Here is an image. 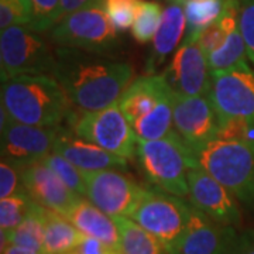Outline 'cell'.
<instances>
[{
  "instance_id": "3",
  "label": "cell",
  "mask_w": 254,
  "mask_h": 254,
  "mask_svg": "<svg viewBox=\"0 0 254 254\" xmlns=\"http://www.w3.org/2000/svg\"><path fill=\"white\" fill-rule=\"evenodd\" d=\"M147 181L157 190L175 196H188V173L198 167L195 153L181 136L173 131L158 140H137V153Z\"/></svg>"
},
{
  "instance_id": "28",
  "label": "cell",
  "mask_w": 254,
  "mask_h": 254,
  "mask_svg": "<svg viewBox=\"0 0 254 254\" xmlns=\"http://www.w3.org/2000/svg\"><path fill=\"white\" fill-rule=\"evenodd\" d=\"M50 170H53L60 180L73 192L79 193L81 196H86V184L83 178V173L78 167H75L72 163H69L63 155L51 153L43 160Z\"/></svg>"
},
{
  "instance_id": "30",
  "label": "cell",
  "mask_w": 254,
  "mask_h": 254,
  "mask_svg": "<svg viewBox=\"0 0 254 254\" xmlns=\"http://www.w3.org/2000/svg\"><path fill=\"white\" fill-rule=\"evenodd\" d=\"M141 0H103V9L119 33L133 27Z\"/></svg>"
},
{
  "instance_id": "24",
  "label": "cell",
  "mask_w": 254,
  "mask_h": 254,
  "mask_svg": "<svg viewBox=\"0 0 254 254\" xmlns=\"http://www.w3.org/2000/svg\"><path fill=\"white\" fill-rule=\"evenodd\" d=\"M187 18L184 43H196L199 36L215 24L225 11V0H181Z\"/></svg>"
},
{
  "instance_id": "16",
  "label": "cell",
  "mask_w": 254,
  "mask_h": 254,
  "mask_svg": "<svg viewBox=\"0 0 254 254\" xmlns=\"http://www.w3.org/2000/svg\"><path fill=\"white\" fill-rule=\"evenodd\" d=\"M20 175L31 199L63 216H68L71 209L83 198L69 190L43 161L20 168Z\"/></svg>"
},
{
  "instance_id": "22",
  "label": "cell",
  "mask_w": 254,
  "mask_h": 254,
  "mask_svg": "<svg viewBox=\"0 0 254 254\" xmlns=\"http://www.w3.org/2000/svg\"><path fill=\"white\" fill-rule=\"evenodd\" d=\"M120 233L122 254H170L165 246L131 218H113Z\"/></svg>"
},
{
  "instance_id": "4",
  "label": "cell",
  "mask_w": 254,
  "mask_h": 254,
  "mask_svg": "<svg viewBox=\"0 0 254 254\" xmlns=\"http://www.w3.org/2000/svg\"><path fill=\"white\" fill-rule=\"evenodd\" d=\"M195 158L236 199L254 205V141L213 138L195 153Z\"/></svg>"
},
{
  "instance_id": "29",
  "label": "cell",
  "mask_w": 254,
  "mask_h": 254,
  "mask_svg": "<svg viewBox=\"0 0 254 254\" xmlns=\"http://www.w3.org/2000/svg\"><path fill=\"white\" fill-rule=\"evenodd\" d=\"M34 21V7L31 0H0V28L14 26L30 27Z\"/></svg>"
},
{
  "instance_id": "9",
  "label": "cell",
  "mask_w": 254,
  "mask_h": 254,
  "mask_svg": "<svg viewBox=\"0 0 254 254\" xmlns=\"http://www.w3.org/2000/svg\"><path fill=\"white\" fill-rule=\"evenodd\" d=\"M61 127L28 126L14 122L0 106L1 128V160L13 164L18 170L40 163L54 151Z\"/></svg>"
},
{
  "instance_id": "31",
  "label": "cell",
  "mask_w": 254,
  "mask_h": 254,
  "mask_svg": "<svg viewBox=\"0 0 254 254\" xmlns=\"http://www.w3.org/2000/svg\"><path fill=\"white\" fill-rule=\"evenodd\" d=\"M215 138L225 141H254V126L245 119L218 116Z\"/></svg>"
},
{
  "instance_id": "32",
  "label": "cell",
  "mask_w": 254,
  "mask_h": 254,
  "mask_svg": "<svg viewBox=\"0 0 254 254\" xmlns=\"http://www.w3.org/2000/svg\"><path fill=\"white\" fill-rule=\"evenodd\" d=\"M34 21L30 26L34 31L46 33L61 20V0H31Z\"/></svg>"
},
{
  "instance_id": "36",
  "label": "cell",
  "mask_w": 254,
  "mask_h": 254,
  "mask_svg": "<svg viewBox=\"0 0 254 254\" xmlns=\"http://www.w3.org/2000/svg\"><path fill=\"white\" fill-rule=\"evenodd\" d=\"M69 254H122V250L113 249L110 246L102 243L100 240L85 236L76 249H73Z\"/></svg>"
},
{
  "instance_id": "21",
  "label": "cell",
  "mask_w": 254,
  "mask_h": 254,
  "mask_svg": "<svg viewBox=\"0 0 254 254\" xmlns=\"http://www.w3.org/2000/svg\"><path fill=\"white\" fill-rule=\"evenodd\" d=\"M83 235L73 226V223L57 212L48 210L47 213L46 235L41 253L66 254L76 249L83 239Z\"/></svg>"
},
{
  "instance_id": "5",
  "label": "cell",
  "mask_w": 254,
  "mask_h": 254,
  "mask_svg": "<svg viewBox=\"0 0 254 254\" xmlns=\"http://www.w3.org/2000/svg\"><path fill=\"white\" fill-rule=\"evenodd\" d=\"M190 205L161 190H143L131 216L168 250L177 254L190 223Z\"/></svg>"
},
{
  "instance_id": "33",
  "label": "cell",
  "mask_w": 254,
  "mask_h": 254,
  "mask_svg": "<svg viewBox=\"0 0 254 254\" xmlns=\"http://www.w3.org/2000/svg\"><path fill=\"white\" fill-rule=\"evenodd\" d=\"M239 28L245 40L250 63L254 64V0H236Z\"/></svg>"
},
{
  "instance_id": "35",
  "label": "cell",
  "mask_w": 254,
  "mask_h": 254,
  "mask_svg": "<svg viewBox=\"0 0 254 254\" xmlns=\"http://www.w3.org/2000/svg\"><path fill=\"white\" fill-rule=\"evenodd\" d=\"M232 33V31H230ZM227 36H229V33H227L226 30L223 28V26L220 24V21H216L215 24H212L210 27L206 28L202 34L198 38V44L199 47L203 50V53L208 55H210L213 51H216L219 47L223 46V43L226 41Z\"/></svg>"
},
{
  "instance_id": "34",
  "label": "cell",
  "mask_w": 254,
  "mask_h": 254,
  "mask_svg": "<svg viewBox=\"0 0 254 254\" xmlns=\"http://www.w3.org/2000/svg\"><path fill=\"white\" fill-rule=\"evenodd\" d=\"M24 185L21 181L20 170L13 164L1 160L0 163V199L9 198L18 192H23Z\"/></svg>"
},
{
  "instance_id": "7",
  "label": "cell",
  "mask_w": 254,
  "mask_h": 254,
  "mask_svg": "<svg viewBox=\"0 0 254 254\" xmlns=\"http://www.w3.org/2000/svg\"><path fill=\"white\" fill-rule=\"evenodd\" d=\"M48 37L58 47L93 54H108L119 46L118 30L108 17L103 4L65 16L50 30Z\"/></svg>"
},
{
  "instance_id": "8",
  "label": "cell",
  "mask_w": 254,
  "mask_h": 254,
  "mask_svg": "<svg viewBox=\"0 0 254 254\" xmlns=\"http://www.w3.org/2000/svg\"><path fill=\"white\" fill-rule=\"evenodd\" d=\"M66 123L75 136L99 145L112 154L126 160L136 155L138 138L119 103L98 112H72Z\"/></svg>"
},
{
  "instance_id": "23",
  "label": "cell",
  "mask_w": 254,
  "mask_h": 254,
  "mask_svg": "<svg viewBox=\"0 0 254 254\" xmlns=\"http://www.w3.org/2000/svg\"><path fill=\"white\" fill-rule=\"evenodd\" d=\"M47 213L48 209L34 202L30 213L16 229L10 230L7 233L1 232L6 236L7 246H17L41 253L44 235H46Z\"/></svg>"
},
{
  "instance_id": "1",
  "label": "cell",
  "mask_w": 254,
  "mask_h": 254,
  "mask_svg": "<svg viewBox=\"0 0 254 254\" xmlns=\"http://www.w3.org/2000/svg\"><path fill=\"white\" fill-rule=\"evenodd\" d=\"M57 81L79 112H98L118 103L130 86L133 66L75 48L55 50Z\"/></svg>"
},
{
  "instance_id": "26",
  "label": "cell",
  "mask_w": 254,
  "mask_h": 254,
  "mask_svg": "<svg viewBox=\"0 0 254 254\" xmlns=\"http://www.w3.org/2000/svg\"><path fill=\"white\" fill-rule=\"evenodd\" d=\"M163 9L154 0H141L131 27V36L138 44H147L154 40L161 24Z\"/></svg>"
},
{
  "instance_id": "11",
  "label": "cell",
  "mask_w": 254,
  "mask_h": 254,
  "mask_svg": "<svg viewBox=\"0 0 254 254\" xmlns=\"http://www.w3.org/2000/svg\"><path fill=\"white\" fill-rule=\"evenodd\" d=\"M216 116L240 118L254 126V69L212 72L209 92Z\"/></svg>"
},
{
  "instance_id": "15",
  "label": "cell",
  "mask_w": 254,
  "mask_h": 254,
  "mask_svg": "<svg viewBox=\"0 0 254 254\" xmlns=\"http://www.w3.org/2000/svg\"><path fill=\"white\" fill-rule=\"evenodd\" d=\"M239 232L212 220L190 205V223L177 254H235Z\"/></svg>"
},
{
  "instance_id": "6",
  "label": "cell",
  "mask_w": 254,
  "mask_h": 254,
  "mask_svg": "<svg viewBox=\"0 0 254 254\" xmlns=\"http://www.w3.org/2000/svg\"><path fill=\"white\" fill-rule=\"evenodd\" d=\"M55 51L46 38L26 26H14L0 34L1 83L18 75L54 73Z\"/></svg>"
},
{
  "instance_id": "37",
  "label": "cell",
  "mask_w": 254,
  "mask_h": 254,
  "mask_svg": "<svg viewBox=\"0 0 254 254\" xmlns=\"http://www.w3.org/2000/svg\"><path fill=\"white\" fill-rule=\"evenodd\" d=\"M98 4H103V0H61V17Z\"/></svg>"
},
{
  "instance_id": "18",
  "label": "cell",
  "mask_w": 254,
  "mask_h": 254,
  "mask_svg": "<svg viewBox=\"0 0 254 254\" xmlns=\"http://www.w3.org/2000/svg\"><path fill=\"white\" fill-rule=\"evenodd\" d=\"M174 95L163 73H147L130 83L119 99V108L128 123L133 125L150 115L168 96Z\"/></svg>"
},
{
  "instance_id": "25",
  "label": "cell",
  "mask_w": 254,
  "mask_h": 254,
  "mask_svg": "<svg viewBox=\"0 0 254 254\" xmlns=\"http://www.w3.org/2000/svg\"><path fill=\"white\" fill-rule=\"evenodd\" d=\"M249 55L240 28L236 27L229 33L223 46L208 55L209 68L212 72H223L240 68H252L249 64Z\"/></svg>"
},
{
  "instance_id": "12",
  "label": "cell",
  "mask_w": 254,
  "mask_h": 254,
  "mask_svg": "<svg viewBox=\"0 0 254 254\" xmlns=\"http://www.w3.org/2000/svg\"><path fill=\"white\" fill-rule=\"evenodd\" d=\"M208 57L198 43H184L163 75L178 96H209L212 73Z\"/></svg>"
},
{
  "instance_id": "17",
  "label": "cell",
  "mask_w": 254,
  "mask_h": 254,
  "mask_svg": "<svg viewBox=\"0 0 254 254\" xmlns=\"http://www.w3.org/2000/svg\"><path fill=\"white\" fill-rule=\"evenodd\" d=\"M53 153L63 155L81 171L88 173L103 170L126 171L127 168L126 158L112 154L99 145L75 136L69 128L64 126L58 133Z\"/></svg>"
},
{
  "instance_id": "2",
  "label": "cell",
  "mask_w": 254,
  "mask_h": 254,
  "mask_svg": "<svg viewBox=\"0 0 254 254\" xmlns=\"http://www.w3.org/2000/svg\"><path fill=\"white\" fill-rule=\"evenodd\" d=\"M1 106L14 122L38 127H60L73 105L51 73L18 75L1 83Z\"/></svg>"
},
{
  "instance_id": "27",
  "label": "cell",
  "mask_w": 254,
  "mask_h": 254,
  "mask_svg": "<svg viewBox=\"0 0 254 254\" xmlns=\"http://www.w3.org/2000/svg\"><path fill=\"white\" fill-rule=\"evenodd\" d=\"M34 205V200L27 193V190L18 192L9 198L0 199V227L1 232L7 233L26 219Z\"/></svg>"
},
{
  "instance_id": "13",
  "label": "cell",
  "mask_w": 254,
  "mask_h": 254,
  "mask_svg": "<svg viewBox=\"0 0 254 254\" xmlns=\"http://www.w3.org/2000/svg\"><path fill=\"white\" fill-rule=\"evenodd\" d=\"M174 128L193 153L216 136L218 116L209 96L174 98Z\"/></svg>"
},
{
  "instance_id": "10",
  "label": "cell",
  "mask_w": 254,
  "mask_h": 254,
  "mask_svg": "<svg viewBox=\"0 0 254 254\" xmlns=\"http://www.w3.org/2000/svg\"><path fill=\"white\" fill-rule=\"evenodd\" d=\"M86 184V198L112 218H130L143 190L137 182L119 171H82Z\"/></svg>"
},
{
  "instance_id": "38",
  "label": "cell",
  "mask_w": 254,
  "mask_h": 254,
  "mask_svg": "<svg viewBox=\"0 0 254 254\" xmlns=\"http://www.w3.org/2000/svg\"><path fill=\"white\" fill-rule=\"evenodd\" d=\"M235 254H254V230L249 229L239 233Z\"/></svg>"
},
{
  "instance_id": "19",
  "label": "cell",
  "mask_w": 254,
  "mask_h": 254,
  "mask_svg": "<svg viewBox=\"0 0 254 254\" xmlns=\"http://www.w3.org/2000/svg\"><path fill=\"white\" fill-rule=\"evenodd\" d=\"M187 18L181 0H168L164 9L161 24L153 40V47L145 64V72L155 73L157 69L173 54L185 34Z\"/></svg>"
},
{
  "instance_id": "14",
  "label": "cell",
  "mask_w": 254,
  "mask_h": 254,
  "mask_svg": "<svg viewBox=\"0 0 254 254\" xmlns=\"http://www.w3.org/2000/svg\"><path fill=\"white\" fill-rule=\"evenodd\" d=\"M190 205L206 216L225 226L240 223L242 213L236 198L218 182L205 173L199 165L190 168L188 173Z\"/></svg>"
},
{
  "instance_id": "39",
  "label": "cell",
  "mask_w": 254,
  "mask_h": 254,
  "mask_svg": "<svg viewBox=\"0 0 254 254\" xmlns=\"http://www.w3.org/2000/svg\"><path fill=\"white\" fill-rule=\"evenodd\" d=\"M66 254H69V253H66Z\"/></svg>"
},
{
  "instance_id": "20",
  "label": "cell",
  "mask_w": 254,
  "mask_h": 254,
  "mask_svg": "<svg viewBox=\"0 0 254 254\" xmlns=\"http://www.w3.org/2000/svg\"><path fill=\"white\" fill-rule=\"evenodd\" d=\"M69 219L83 236L100 240L102 243L120 250V233L115 219L82 198L68 213Z\"/></svg>"
}]
</instances>
